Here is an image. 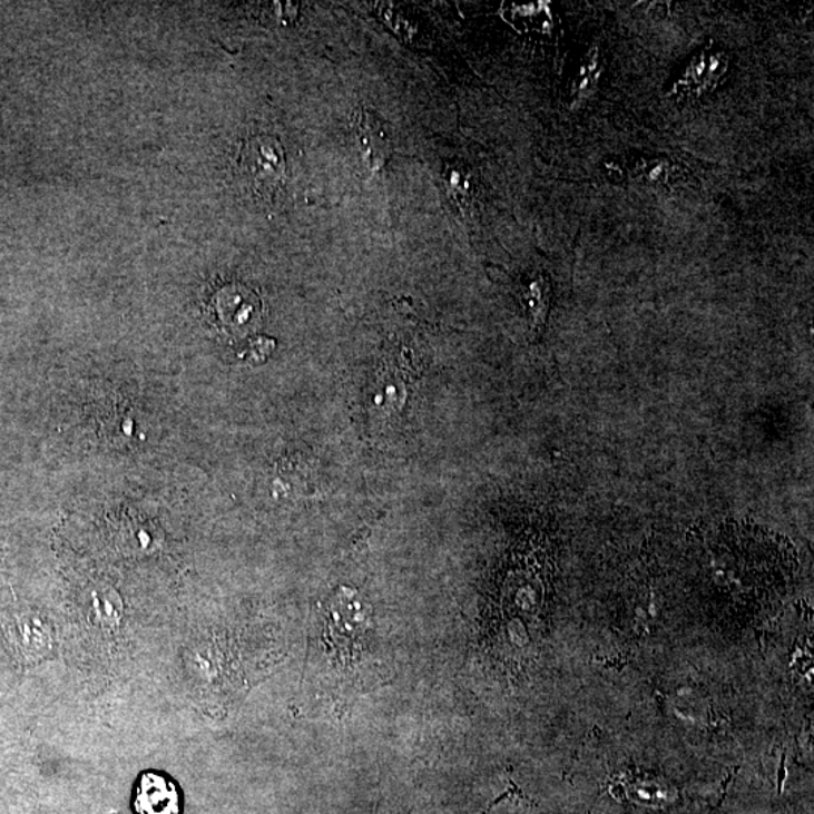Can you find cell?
Instances as JSON below:
<instances>
[{"mask_svg": "<svg viewBox=\"0 0 814 814\" xmlns=\"http://www.w3.org/2000/svg\"><path fill=\"white\" fill-rule=\"evenodd\" d=\"M213 313L220 330L233 335H245L257 326L262 317V304L251 290L232 285L216 294Z\"/></svg>", "mask_w": 814, "mask_h": 814, "instance_id": "cell-2", "label": "cell"}, {"mask_svg": "<svg viewBox=\"0 0 814 814\" xmlns=\"http://www.w3.org/2000/svg\"><path fill=\"white\" fill-rule=\"evenodd\" d=\"M3 634L17 656L28 663L45 658L52 649L49 626L31 614L12 617L8 624H3Z\"/></svg>", "mask_w": 814, "mask_h": 814, "instance_id": "cell-5", "label": "cell"}, {"mask_svg": "<svg viewBox=\"0 0 814 814\" xmlns=\"http://www.w3.org/2000/svg\"><path fill=\"white\" fill-rule=\"evenodd\" d=\"M241 168L255 190L263 195L274 194L285 174L283 145L264 135L246 140L241 153Z\"/></svg>", "mask_w": 814, "mask_h": 814, "instance_id": "cell-1", "label": "cell"}, {"mask_svg": "<svg viewBox=\"0 0 814 814\" xmlns=\"http://www.w3.org/2000/svg\"><path fill=\"white\" fill-rule=\"evenodd\" d=\"M131 807L136 814H182V791L165 774L148 771L135 784Z\"/></svg>", "mask_w": 814, "mask_h": 814, "instance_id": "cell-3", "label": "cell"}, {"mask_svg": "<svg viewBox=\"0 0 814 814\" xmlns=\"http://www.w3.org/2000/svg\"><path fill=\"white\" fill-rule=\"evenodd\" d=\"M353 140L357 155L370 173L376 174L383 169L392 155V140L383 126L381 118H377L369 110H357L353 118Z\"/></svg>", "mask_w": 814, "mask_h": 814, "instance_id": "cell-4", "label": "cell"}]
</instances>
